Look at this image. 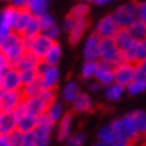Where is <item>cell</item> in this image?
<instances>
[{
  "mask_svg": "<svg viewBox=\"0 0 146 146\" xmlns=\"http://www.w3.org/2000/svg\"><path fill=\"white\" fill-rule=\"evenodd\" d=\"M20 79H22V84H28L38 79V70L36 68H31V70H23L20 71Z\"/></svg>",
  "mask_w": 146,
  "mask_h": 146,
  "instance_id": "obj_40",
  "label": "cell"
},
{
  "mask_svg": "<svg viewBox=\"0 0 146 146\" xmlns=\"http://www.w3.org/2000/svg\"><path fill=\"white\" fill-rule=\"evenodd\" d=\"M36 137H38V146H50V142H51V134L36 133Z\"/></svg>",
  "mask_w": 146,
  "mask_h": 146,
  "instance_id": "obj_47",
  "label": "cell"
},
{
  "mask_svg": "<svg viewBox=\"0 0 146 146\" xmlns=\"http://www.w3.org/2000/svg\"><path fill=\"white\" fill-rule=\"evenodd\" d=\"M93 146H106V145H103V143H101V142H97V143H94Z\"/></svg>",
  "mask_w": 146,
  "mask_h": 146,
  "instance_id": "obj_57",
  "label": "cell"
},
{
  "mask_svg": "<svg viewBox=\"0 0 146 146\" xmlns=\"http://www.w3.org/2000/svg\"><path fill=\"white\" fill-rule=\"evenodd\" d=\"M117 26L119 28H127L131 23L137 19V9H135V3H125L117 7L113 13Z\"/></svg>",
  "mask_w": 146,
  "mask_h": 146,
  "instance_id": "obj_6",
  "label": "cell"
},
{
  "mask_svg": "<svg viewBox=\"0 0 146 146\" xmlns=\"http://www.w3.org/2000/svg\"><path fill=\"white\" fill-rule=\"evenodd\" d=\"M80 1H83V3H87V4H90V3H93V0H80Z\"/></svg>",
  "mask_w": 146,
  "mask_h": 146,
  "instance_id": "obj_56",
  "label": "cell"
},
{
  "mask_svg": "<svg viewBox=\"0 0 146 146\" xmlns=\"http://www.w3.org/2000/svg\"><path fill=\"white\" fill-rule=\"evenodd\" d=\"M36 119H38V117L30 114V113H24V114H22L20 117L16 118V129L20 130L22 133L35 130Z\"/></svg>",
  "mask_w": 146,
  "mask_h": 146,
  "instance_id": "obj_23",
  "label": "cell"
},
{
  "mask_svg": "<svg viewBox=\"0 0 146 146\" xmlns=\"http://www.w3.org/2000/svg\"><path fill=\"white\" fill-rule=\"evenodd\" d=\"M84 142H86V135L83 133H75L71 134L64 141V143L66 146H83Z\"/></svg>",
  "mask_w": 146,
  "mask_h": 146,
  "instance_id": "obj_39",
  "label": "cell"
},
{
  "mask_svg": "<svg viewBox=\"0 0 146 146\" xmlns=\"http://www.w3.org/2000/svg\"><path fill=\"white\" fill-rule=\"evenodd\" d=\"M126 60L133 63H139L143 59H146V39L137 40L135 44L127 52L123 54Z\"/></svg>",
  "mask_w": 146,
  "mask_h": 146,
  "instance_id": "obj_15",
  "label": "cell"
},
{
  "mask_svg": "<svg viewBox=\"0 0 146 146\" xmlns=\"http://www.w3.org/2000/svg\"><path fill=\"white\" fill-rule=\"evenodd\" d=\"M9 3L16 9H20V8H24V7H26V0H11Z\"/></svg>",
  "mask_w": 146,
  "mask_h": 146,
  "instance_id": "obj_49",
  "label": "cell"
},
{
  "mask_svg": "<svg viewBox=\"0 0 146 146\" xmlns=\"http://www.w3.org/2000/svg\"><path fill=\"white\" fill-rule=\"evenodd\" d=\"M89 13H90V5L87 3H83V1L75 4L70 11V15L74 19H76V20H79V19H87Z\"/></svg>",
  "mask_w": 146,
  "mask_h": 146,
  "instance_id": "obj_35",
  "label": "cell"
},
{
  "mask_svg": "<svg viewBox=\"0 0 146 146\" xmlns=\"http://www.w3.org/2000/svg\"><path fill=\"white\" fill-rule=\"evenodd\" d=\"M11 66L8 62V59H7V56H5L4 54L0 51V72H4L8 67Z\"/></svg>",
  "mask_w": 146,
  "mask_h": 146,
  "instance_id": "obj_48",
  "label": "cell"
},
{
  "mask_svg": "<svg viewBox=\"0 0 146 146\" xmlns=\"http://www.w3.org/2000/svg\"><path fill=\"white\" fill-rule=\"evenodd\" d=\"M16 13H18V9L12 5H8L0 11V39L13 32Z\"/></svg>",
  "mask_w": 146,
  "mask_h": 146,
  "instance_id": "obj_9",
  "label": "cell"
},
{
  "mask_svg": "<svg viewBox=\"0 0 146 146\" xmlns=\"http://www.w3.org/2000/svg\"><path fill=\"white\" fill-rule=\"evenodd\" d=\"M32 18H34V15H32L28 9H26V8L18 9L16 19H15V27H13V31L16 32V34H19V35H22L23 31L26 30V27L28 26V23L31 22Z\"/></svg>",
  "mask_w": 146,
  "mask_h": 146,
  "instance_id": "obj_20",
  "label": "cell"
},
{
  "mask_svg": "<svg viewBox=\"0 0 146 146\" xmlns=\"http://www.w3.org/2000/svg\"><path fill=\"white\" fill-rule=\"evenodd\" d=\"M22 138H23V133L18 129H15L13 131L8 134V139L11 146H22Z\"/></svg>",
  "mask_w": 146,
  "mask_h": 146,
  "instance_id": "obj_43",
  "label": "cell"
},
{
  "mask_svg": "<svg viewBox=\"0 0 146 146\" xmlns=\"http://www.w3.org/2000/svg\"><path fill=\"white\" fill-rule=\"evenodd\" d=\"M22 146H38V137H36L35 130L23 133Z\"/></svg>",
  "mask_w": 146,
  "mask_h": 146,
  "instance_id": "obj_41",
  "label": "cell"
},
{
  "mask_svg": "<svg viewBox=\"0 0 146 146\" xmlns=\"http://www.w3.org/2000/svg\"><path fill=\"white\" fill-rule=\"evenodd\" d=\"M101 84L98 83L97 80L95 82H93V83H90V91H93V93H98L99 90H101Z\"/></svg>",
  "mask_w": 146,
  "mask_h": 146,
  "instance_id": "obj_51",
  "label": "cell"
},
{
  "mask_svg": "<svg viewBox=\"0 0 146 146\" xmlns=\"http://www.w3.org/2000/svg\"><path fill=\"white\" fill-rule=\"evenodd\" d=\"M110 125L113 130H114L115 135H117V139L121 142H134V143H137V141L142 137L137 127V123L134 121L133 111L114 119Z\"/></svg>",
  "mask_w": 146,
  "mask_h": 146,
  "instance_id": "obj_1",
  "label": "cell"
},
{
  "mask_svg": "<svg viewBox=\"0 0 146 146\" xmlns=\"http://www.w3.org/2000/svg\"><path fill=\"white\" fill-rule=\"evenodd\" d=\"M42 34H44L46 36H48L51 40H54V42H56V39L59 38V35H60V27L58 26V24H55L54 27H51L50 30H47L46 32H42Z\"/></svg>",
  "mask_w": 146,
  "mask_h": 146,
  "instance_id": "obj_46",
  "label": "cell"
},
{
  "mask_svg": "<svg viewBox=\"0 0 146 146\" xmlns=\"http://www.w3.org/2000/svg\"><path fill=\"white\" fill-rule=\"evenodd\" d=\"M23 84L20 79V71L15 66H9L3 72V90L19 91L22 90Z\"/></svg>",
  "mask_w": 146,
  "mask_h": 146,
  "instance_id": "obj_12",
  "label": "cell"
},
{
  "mask_svg": "<svg viewBox=\"0 0 146 146\" xmlns=\"http://www.w3.org/2000/svg\"><path fill=\"white\" fill-rule=\"evenodd\" d=\"M1 115H3V111L0 110V119H1Z\"/></svg>",
  "mask_w": 146,
  "mask_h": 146,
  "instance_id": "obj_59",
  "label": "cell"
},
{
  "mask_svg": "<svg viewBox=\"0 0 146 146\" xmlns=\"http://www.w3.org/2000/svg\"><path fill=\"white\" fill-rule=\"evenodd\" d=\"M113 1H115V0H93V3L94 4H97V5L110 4V3H113Z\"/></svg>",
  "mask_w": 146,
  "mask_h": 146,
  "instance_id": "obj_52",
  "label": "cell"
},
{
  "mask_svg": "<svg viewBox=\"0 0 146 146\" xmlns=\"http://www.w3.org/2000/svg\"><path fill=\"white\" fill-rule=\"evenodd\" d=\"M55 122L50 119V117L47 114H42L38 117L36 119V126L35 131L36 133H46V134H52L54 127H55Z\"/></svg>",
  "mask_w": 146,
  "mask_h": 146,
  "instance_id": "obj_27",
  "label": "cell"
},
{
  "mask_svg": "<svg viewBox=\"0 0 146 146\" xmlns=\"http://www.w3.org/2000/svg\"><path fill=\"white\" fill-rule=\"evenodd\" d=\"M135 9H137V19H141L146 22V0H139L135 3Z\"/></svg>",
  "mask_w": 146,
  "mask_h": 146,
  "instance_id": "obj_44",
  "label": "cell"
},
{
  "mask_svg": "<svg viewBox=\"0 0 146 146\" xmlns=\"http://www.w3.org/2000/svg\"><path fill=\"white\" fill-rule=\"evenodd\" d=\"M63 55V50L62 46L59 44L58 42H54L52 46L48 48V51L46 52V55L43 56V62H46L47 64H51V66H58L60 59H62Z\"/></svg>",
  "mask_w": 146,
  "mask_h": 146,
  "instance_id": "obj_22",
  "label": "cell"
},
{
  "mask_svg": "<svg viewBox=\"0 0 146 146\" xmlns=\"http://www.w3.org/2000/svg\"><path fill=\"white\" fill-rule=\"evenodd\" d=\"M71 109L76 114H84V113H90L94 109V101L87 93L78 94V97L71 102Z\"/></svg>",
  "mask_w": 146,
  "mask_h": 146,
  "instance_id": "obj_14",
  "label": "cell"
},
{
  "mask_svg": "<svg viewBox=\"0 0 146 146\" xmlns=\"http://www.w3.org/2000/svg\"><path fill=\"white\" fill-rule=\"evenodd\" d=\"M134 121L137 123V127L139 130L141 135L146 133V110H135L133 111Z\"/></svg>",
  "mask_w": 146,
  "mask_h": 146,
  "instance_id": "obj_37",
  "label": "cell"
},
{
  "mask_svg": "<svg viewBox=\"0 0 146 146\" xmlns=\"http://www.w3.org/2000/svg\"><path fill=\"white\" fill-rule=\"evenodd\" d=\"M142 137H143V139H145V143H146V133L143 134V135H142Z\"/></svg>",
  "mask_w": 146,
  "mask_h": 146,
  "instance_id": "obj_58",
  "label": "cell"
},
{
  "mask_svg": "<svg viewBox=\"0 0 146 146\" xmlns=\"http://www.w3.org/2000/svg\"><path fill=\"white\" fill-rule=\"evenodd\" d=\"M126 91L127 94L133 95V97H137L139 94L145 93L146 91V80L145 79H139V78H134L133 82L126 86Z\"/></svg>",
  "mask_w": 146,
  "mask_h": 146,
  "instance_id": "obj_34",
  "label": "cell"
},
{
  "mask_svg": "<svg viewBox=\"0 0 146 146\" xmlns=\"http://www.w3.org/2000/svg\"><path fill=\"white\" fill-rule=\"evenodd\" d=\"M138 66L141 67L142 70L143 71H146V59H143V60H142V62H139V63H137Z\"/></svg>",
  "mask_w": 146,
  "mask_h": 146,
  "instance_id": "obj_54",
  "label": "cell"
},
{
  "mask_svg": "<svg viewBox=\"0 0 146 146\" xmlns=\"http://www.w3.org/2000/svg\"><path fill=\"white\" fill-rule=\"evenodd\" d=\"M0 51L4 54L11 66H16L22 56L26 54V48L23 46V38L13 31L8 36L0 39Z\"/></svg>",
  "mask_w": 146,
  "mask_h": 146,
  "instance_id": "obj_2",
  "label": "cell"
},
{
  "mask_svg": "<svg viewBox=\"0 0 146 146\" xmlns=\"http://www.w3.org/2000/svg\"><path fill=\"white\" fill-rule=\"evenodd\" d=\"M72 127H74V119L72 115L66 113L58 122L56 127V137L59 141H66L67 138L72 134Z\"/></svg>",
  "mask_w": 146,
  "mask_h": 146,
  "instance_id": "obj_17",
  "label": "cell"
},
{
  "mask_svg": "<svg viewBox=\"0 0 146 146\" xmlns=\"http://www.w3.org/2000/svg\"><path fill=\"white\" fill-rule=\"evenodd\" d=\"M46 114L50 117V119L54 121L55 123L59 122V119L62 118L63 115L66 114V111H64V106H63L62 102L59 101H55L51 102L48 106H47V110H46Z\"/></svg>",
  "mask_w": 146,
  "mask_h": 146,
  "instance_id": "obj_28",
  "label": "cell"
},
{
  "mask_svg": "<svg viewBox=\"0 0 146 146\" xmlns=\"http://www.w3.org/2000/svg\"><path fill=\"white\" fill-rule=\"evenodd\" d=\"M99 46H101V38L97 34H90L83 42V54L84 60H99Z\"/></svg>",
  "mask_w": 146,
  "mask_h": 146,
  "instance_id": "obj_11",
  "label": "cell"
},
{
  "mask_svg": "<svg viewBox=\"0 0 146 146\" xmlns=\"http://www.w3.org/2000/svg\"><path fill=\"white\" fill-rule=\"evenodd\" d=\"M40 59H38V58L34 55V54H31L30 51H26V54L22 56V59L18 62V64H16V68H18L19 71H23V70H31V68H36L38 67V64H39Z\"/></svg>",
  "mask_w": 146,
  "mask_h": 146,
  "instance_id": "obj_30",
  "label": "cell"
},
{
  "mask_svg": "<svg viewBox=\"0 0 146 146\" xmlns=\"http://www.w3.org/2000/svg\"><path fill=\"white\" fill-rule=\"evenodd\" d=\"M0 1H11V0H0Z\"/></svg>",
  "mask_w": 146,
  "mask_h": 146,
  "instance_id": "obj_60",
  "label": "cell"
},
{
  "mask_svg": "<svg viewBox=\"0 0 146 146\" xmlns=\"http://www.w3.org/2000/svg\"><path fill=\"white\" fill-rule=\"evenodd\" d=\"M87 27H89L87 19H79V20H76L74 28L68 34V40H70L71 44L79 43L80 40H82V38H83V35L86 34V31H87Z\"/></svg>",
  "mask_w": 146,
  "mask_h": 146,
  "instance_id": "obj_21",
  "label": "cell"
},
{
  "mask_svg": "<svg viewBox=\"0 0 146 146\" xmlns=\"http://www.w3.org/2000/svg\"><path fill=\"white\" fill-rule=\"evenodd\" d=\"M16 129V117L13 113H3L0 119V133L8 135Z\"/></svg>",
  "mask_w": 146,
  "mask_h": 146,
  "instance_id": "obj_29",
  "label": "cell"
},
{
  "mask_svg": "<svg viewBox=\"0 0 146 146\" xmlns=\"http://www.w3.org/2000/svg\"><path fill=\"white\" fill-rule=\"evenodd\" d=\"M0 146H11L7 134H1L0 133Z\"/></svg>",
  "mask_w": 146,
  "mask_h": 146,
  "instance_id": "obj_50",
  "label": "cell"
},
{
  "mask_svg": "<svg viewBox=\"0 0 146 146\" xmlns=\"http://www.w3.org/2000/svg\"><path fill=\"white\" fill-rule=\"evenodd\" d=\"M135 78V63L125 60L114 66V82L122 86H127Z\"/></svg>",
  "mask_w": 146,
  "mask_h": 146,
  "instance_id": "obj_7",
  "label": "cell"
},
{
  "mask_svg": "<svg viewBox=\"0 0 146 146\" xmlns=\"http://www.w3.org/2000/svg\"><path fill=\"white\" fill-rule=\"evenodd\" d=\"M79 93H80V89L78 82H75V80H67L62 89V99L64 102H67V103H71L78 97Z\"/></svg>",
  "mask_w": 146,
  "mask_h": 146,
  "instance_id": "obj_26",
  "label": "cell"
},
{
  "mask_svg": "<svg viewBox=\"0 0 146 146\" xmlns=\"http://www.w3.org/2000/svg\"><path fill=\"white\" fill-rule=\"evenodd\" d=\"M36 70H38V80L42 89H56L60 79V71L58 66H51L40 60Z\"/></svg>",
  "mask_w": 146,
  "mask_h": 146,
  "instance_id": "obj_4",
  "label": "cell"
},
{
  "mask_svg": "<svg viewBox=\"0 0 146 146\" xmlns=\"http://www.w3.org/2000/svg\"><path fill=\"white\" fill-rule=\"evenodd\" d=\"M127 30L135 40L146 39V22H143L141 19H135V20L127 27Z\"/></svg>",
  "mask_w": 146,
  "mask_h": 146,
  "instance_id": "obj_31",
  "label": "cell"
},
{
  "mask_svg": "<svg viewBox=\"0 0 146 146\" xmlns=\"http://www.w3.org/2000/svg\"><path fill=\"white\" fill-rule=\"evenodd\" d=\"M99 60L101 62L110 63L113 66H117L119 63L125 62L123 54L118 48L115 43L114 38H106L101 39V46H99Z\"/></svg>",
  "mask_w": 146,
  "mask_h": 146,
  "instance_id": "obj_3",
  "label": "cell"
},
{
  "mask_svg": "<svg viewBox=\"0 0 146 146\" xmlns=\"http://www.w3.org/2000/svg\"><path fill=\"white\" fill-rule=\"evenodd\" d=\"M54 40H51L48 36H46L44 34H39L32 39H24L23 38V46L26 51H30L31 54H34L38 59H43V56L46 55V52L48 51V48L52 46Z\"/></svg>",
  "mask_w": 146,
  "mask_h": 146,
  "instance_id": "obj_5",
  "label": "cell"
},
{
  "mask_svg": "<svg viewBox=\"0 0 146 146\" xmlns=\"http://www.w3.org/2000/svg\"><path fill=\"white\" fill-rule=\"evenodd\" d=\"M98 63H99V60H84L83 66L80 68V76H82V79L83 80L94 79L97 68H98Z\"/></svg>",
  "mask_w": 146,
  "mask_h": 146,
  "instance_id": "obj_32",
  "label": "cell"
},
{
  "mask_svg": "<svg viewBox=\"0 0 146 146\" xmlns=\"http://www.w3.org/2000/svg\"><path fill=\"white\" fill-rule=\"evenodd\" d=\"M20 91H22V94H23V97L24 98L36 97V95H39L40 91H42V86H40L39 80L36 79V80H34V82H31V83L24 84Z\"/></svg>",
  "mask_w": 146,
  "mask_h": 146,
  "instance_id": "obj_36",
  "label": "cell"
},
{
  "mask_svg": "<svg viewBox=\"0 0 146 146\" xmlns=\"http://www.w3.org/2000/svg\"><path fill=\"white\" fill-rule=\"evenodd\" d=\"M75 23H76V19H74L71 15L66 16V18H64V20H63V23H62L63 31L66 32V34H70V31L74 28V26H75Z\"/></svg>",
  "mask_w": 146,
  "mask_h": 146,
  "instance_id": "obj_45",
  "label": "cell"
},
{
  "mask_svg": "<svg viewBox=\"0 0 146 146\" xmlns=\"http://www.w3.org/2000/svg\"><path fill=\"white\" fill-rule=\"evenodd\" d=\"M3 90V72H0V91Z\"/></svg>",
  "mask_w": 146,
  "mask_h": 146,
  "instance_id": "obj_55",
  "label": "cell"
},
{
  "mask_svg": "<svg viewBox=\"0 0 146 146\" xmlns=\"http://www.w3.org/2000/svg\"><path fill=\"white\" fill-rule=\"evenodd\" d=\"M50 1L48 0H26V7L34 16H40L43 13L48 12Z\"/></svg>",
  "mask_w": 146,
  "mask_h": 146,
  "instance_id": "obj_24",
  "label": "cell"
},
{
  "mask_svg": "<svg viewBox=\"0 0 146 146\" xmlns=\"http://www.w3.org/2000/svg\"><path fill=\"white\" fill-rule=\"evenodd\" d=\"M114 40L117 43V46H118V48L122 51V54L127 52L135 44V42H137L131 36V34L129 32L127 28H119L117 31V34L114 35Z\"/></svg>",
  "mask_w": 146,
  "mask_h": 146,
  "instance_id": "obj_18",
  "label": "cell"
},
{
  "mask_svg": "<svg viewBox=\"0 0 146 146\" xmlns=\"http://www.w3.org/2000/svg\"><path fill=\"white\" fill-rule=\"evenodd\" d=\"M111 146H137L134 142H121V141H118V142H115V143H113Z\"/></svg>",
  "mask_w": 146,
  "mask_h": 146,
  "instance_id": "obj_53",
  "label": "cell"
},
{
  "mask_svg": "<svg viewBox=\"0 0 146 146\" xmlns=\"http://www.w3.org/2000/svg\"><path fill=\"white\" fill-rule=\"evenodd\" d=\"M38 18H39V23H40L42 32H46L47 30H50L51 27H54L55 24H56V22H55L54 16L50 12L43 13V15H40V16H38Z\"/></svg>",
  "mask_w": 146,
  "mask_h": 146,
  "instance_id": "obj_38",
  "label": "cell"
},
{
  "mask_svg": "<svg viewBox=\"0 0 146 146\" xmlns=\"http://www.w3.org/2000/svg\"><path fill=\"white\" fill-rule=\"evenodd\" d=\"M22 91H11V90H1L0 91V110L3 113H12L15 107L20 102H23Z\"/></svg>",
  "mask_w": 146,
  "mask_h": 146,
  "instance_id": "obj_10",
  "label": "cell"
},
{
  "mask_svg": "<svg viewBox=\"0 0 146 146\" xmlns=\"http://www.w3.org/2000/svg\"><path fill=\"white\" fill-rule=\"evenodd\" d=\"M125 93H126V87L119 83H110L109 86L103 87V97L107 102H118L123 98Z\"/></svg>",
  "mask_w": 146,
  "mask_h": 146,
  "instance_id": "obj_19",
  "label": "cell"
},
{
  "mask_svg": "<svg viewBox=\"0 0 146 146\" xmlns=\"http://www.w3.org/2000/svg\"><path fill=\"white\" fill-rule=\"evenodd\" d=\"M23 102H24V106H26L27 113L35 115V117H39V115L44 114L46 110H47V106H48L39 95L31 97V98H24Z\"/></svg>",
  "mask_w": 146,
  "mask_h": 146,
  "instance_id": "obj_16",
  "label": "cell"
},
{
  "mask_svg": "<svg viewBox=\"0 0 146 146\" xmlns=\"http://www.w3.org/2000/svg\"><path fill=\"white\" fill-rule=\"evenodd\" d=\"M97 137H98V142H101V143H103V145H106V146H111L113 143L118 142L117 135H115L114 130H113L110 123L102 126V127L98 130Z\"/></svg>",
  "mask_w": 146,
  "mask_h": 146,
  "instance_id": "obj_25",
  "label": "cell"
},
{
  "mask_svg": "<svg viewBox=\"0 0 146 146\" xmlns=\"http://www.w3.org/2000/svg\"><path fill=\"white\" fill-rule=\"evenodd\" d=\"M119 30V27L117 26L113 15H105L102 16L94 26V34H97L101 39L106 38H114L117 31Z\"/></svg>",
  "mask_w": 146,
  "mask_h": 146,
  "instance_id": "obj_8",
  "label": "cell"
},
{
  "mask_svg": "<svg viewBox=\"0 0 146 146\" xmlns=\"http://www.w3.org/2000/svg\"><path fill=\"white\" fill-rule=\"evenodd\" d=\"M94 79L97 80L102 87L109 86L110 83H113V82H114V66L110 64V63L101 62V60H99Z\"/></svg>",
  "mask_w": 146,
  "mask_h": 146,
  "instance_id": "obj_13",
  "label": "cell"
},
{
  "mask_svg": "<svg viewBox=\"0 0 146 146\" xmlns=\"http://www.w3.org/2000/svg\"><path fill=\"white\" fill-rule=\"evenodd\" d=\"M39 34H42L39 18H38V16H34V18L31 19V22L28 23V26L26 27V30L23 31L22 38H24V39H32V38H35V36L39 35Z\"/></svg>",
  "mask_w": 146,
  "mask_h": 146,
  "instance_id": "obj_33",
  "label": "cell"
},
{
  "mask_svg": "<svg viewBox=\"0 0 146 146\" xmlns=\"http://www.w3.org/2000/svg\"><path fill=\"white\" fill-rule=\"evenodd\" d=\"M39 97L43 99V101L47 103V105H50L51 102H54L55 99H56V94H55V89H42V91H40Z\"/></svg>",
  "mask_w": 146,
  "mask_h": 146,
  "instance_id": "obj_42",
  "label": "cell"
}]
</instances>
